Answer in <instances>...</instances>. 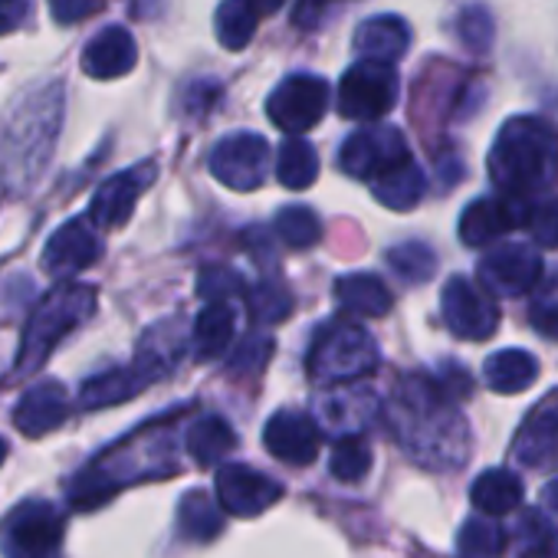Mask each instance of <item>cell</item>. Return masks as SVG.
Instances as JSON below:
<instances>
[{"label": "cell", "mask_w": 558, "mask_h": 558, "mask_svg": "<svg viewBox=\"0 0 558 558\" xmlns=\"http://www.w3.org/2000/svg\"><path fill=\"white\" fill-rule=\"evenodd\" d=\"M542 502H545L548 509H555V512H558V476L545 483V489H542Z\"/></svg>", "instance_id": "obj_47"}, {"label": "cell", "mask_w": 558, "mask_h": 558, "mask_svg": "<svg viewBox=\"0 0 558 558\" xmlns=\"http://www.w3.org/2000/svg\"><path fill=\"white\" fill-rule=\"evenodd\" d=\"M138 63V47L125 27H106L83 50V73L93 80H119Z\"/></svg>", "instance_id": "obj_20"}, {"label": "cell", "mask_w": 558, "mask_h": 558, "mask_svg": "<svg viewBox=\"0 0 558 558\" xmlns=\"http://www.w3.org/2000/svg\"><path fill=\"white\" fill-rule=\"evenodd\" d=\"M398 102V73L395 63L359 60L345 70L339 83V112L352 122H375L388 116Z\"/></svg>", "instance_id": "obj_6"}, {"label": "cell", "mask_w": 558, "mask_h": 558, "mask_svg": "<svg viewBox=\"0 0 558 558\" xmlns=\"http://www.w3.org/2000/svg\"><path fill=\"white\" fill-rule=\"evenodd\" d=\"M489 178L519 201L548 197L558 181V132L542 116H512L489 151Z\"/></svg>", "instance_id": "obj_3"}, {"label": "cell", "mask_w": 558, "mask_h": 558, "mask_svg": "<svg viewBox=\"0 0 558 558\" xmlns=\"http://www.w3.org/2000/svg\"><path fill=\"white\" fill-rule=\"evenodd\" d=\"M535 378H538V362H535V355H529L522 349H502V352L489 355L483 365V381L496 395H519Z\"/></svg>", "instance_id": "obj_27"}, {"label": "cell", "mask_w": 558, "mask_h": 558, "mask_svg": "<svg viewBox=\"0 0 558 558\" xmlns=\"http://www.w3.org/2000/svg\"><path fill=\"white\" fill-rule=\"evenodd\" d=\"M96 223L89 217H76L70 223H63L44 246V269L53 279H70L76 272H83L86 266H93L102 256V240L93 230Z\"/></svg>", "instance_id": "obj_14"}, {"label": "cell", "mask_w": 558, "mask_h": 558, "mask_svg": "<svg viewBox=\"0 0 558 558\" xmlns=\"http://www.w3.org/2000/svg\"><path fill=\"white\" fill-rule=\"evenodd\" d=\"M515 558H558V525L542 509H525L512 525Z\"/></svg>", "instance_id": "obj_29"}, {"label": "cell", "mask_w": 558, "mask_h": 558, "mask_svg": "<svg viewBox=\"0 0 558 558\" xmlns=\"http://www.w3.org/2000/svg\"><path fill=\"white\" fill-rule=\"evenodd\" d=\"M388 266L404 279V283H427L437 269V256L427 243L408 240L388 250Z\"/></svg>", "instance_id": "obj_35"}, {"label": "cell", "mask_w": 558, "mask_h": 558, "mask_svg": "<svg viewBox=\"0 0 558 558\" xmlns=\"http://www.w3.org/2000/svg\"><path fill=\"white\" fill-rule=\"evenodd\" d=\"M476 276L493 296H522L542 279V256L529 243H499L480 259Z\"/></svg>", "instance_id": "obj_10"}, {"label": "cell", "mask_w": 558, "mask_h": 558, "mask_svg": "<svg viewBox=\"0 0 558 558\" xmlns=\"http://www.w3.org/2000/svg\"><path fill=\"white\" fill-rule=\"evenodd\" d=\"M233 329H236V316H233V310L227 306V300L207 303V306L201 310L197 323H194V336H191L194 355H197L201 362L220 359V355L230 349V342H233Z\"/></svg>", "instance_id": "obj_25"}, {"label": "cell", "mask_w": 558, "mask_h": 558, "mask_svg": "<svg viewBox=\"0 0 558 558\" xmlns=\"http://www.w3.org/2000/svg\"><path fill=\"white\" fill-rule=\"evenodd\" d=\"M457 37L470 53H486L493 47V17L486 8L473 4L457 17Z\"/></svg>", "instance_id": "obj_39"}, {"label": "cell", "mask_w": 558, "mask_h": 558, "mask_svg": "<svg viewBox=\"0 0 558 558\" xmlns=\"http://www.w3.org/2000/svg\"><path fill=\"white\" fill-rule=\"evenodd\" d=\"M269 145L263 135L233 132L210 151V174L230 191H256L266 181Z\"/></svg>", "instance_id": "obj_11"}, {"label": "cell", "mask_w": 558, "mask_h": 558, "mask_svg": "<svg viewBox=\"0 0 558 558\" xmlns=\"http://www.w3.org/2000/svg\"><path fill=\"white\" fill-rule=\"evenodd\" d=\"M525 210L529 204L519 201V197H509V194H499V197H480L473 201L463 217H460V240L466 246H489L496 243L499 236L512 233L515 227L525 223Z\"/></svg>", "instance_id": "obj_16"}, {"label": "cell", "mask_w": 558, "mask_h": 558, "mask_svg": "<svg viewBox=\"0 0 558 558\" xmlns=\"http://www.w3.org/2000/svg\"><path fill=\"white\" fill-rule=\"evenodd\" d=\"M31 14V0H0V34L17 31Z\"/></svg>", "instance_id": "obj_46"}, {"label": "cell", "mask_w": 558, "mask_h": 558, "mask_svg": "<svg viewBox=\"0 0 558 558\" xmlns=\"http://www.w3.org/2000/svg\"><path fill=\"white\" fill-rule=\"evenodd\" d=\"M272 355V339L269 336H246L240 349L230 359V372H259Z\"/></svg>", "instance_id": "obj_42"}, {"label": "cell", "mask_w": 558, "mask_h": 558, "mask_svg": "<svg viewBox=\"0 0 558 558\" xmlns=\"http://www.w3.org/2000/svg\"><path fill=\"white\" fill-rule=\"evenodd\" d=\"M424 187H427L424 171L408 158L404 165H398L388 174L375 178V201L391 207V210H411V207L421 204Z\"/></svg>", "instance_id": "obj_30"}, {"label": "cell", "mask_w": 558, "mask_h": 558, "mask_svg": "<svg viewBox=\"0 0 558 558\" xmlns=\"http://www.w3.org/2000/svg\"><path fill=\"white\" fill-rule=\"evenodd\" d=\"M50 11L57 24H80L99 11V0H50Z\"/></svg>", "instance_id": "obj_45"}, {"label": "cell", "mask_w": 558, "mask_h": 558, "mask_svg": "<svg viewBox=\"0 0 558 558\" xmlns=\"http://www.w3.org/2000/svg\"><path fill=\"white\" fill-rule=\"evenodd\" d=\"M63 125V86L50 83L27 93L0 135V187L27 194L47 171Z\"/></svg>", "instance_id": "obj_2"}, {"label": "cell", "mask_w": 558, "mask_h": 558, "mask_svg": "<svg viewBox=\"0 0 558 558\" xmlns=\"http://www.w3.org/2000/svg\"><path fill=\"white\" fill-rule=\"evenodd\" d=\"M246 313L253 323H283L293 313V296L283 283L266 279L246 293Z\"/></svg>", "instance_id": "obj_36"}, {"label": "cell", "mask_w": 558, "mask_h": 558, "mask_svg": "<svg viewBox=\"0 0 558 558\" xmlns=\"http://www.w3.org/2000/svg\"><path fill=\"white\" fill-rule=\"evenodd\" d=\"M378 362H381V352L375 339L349 319H336L323 326L310 349V375L323 385L359 381L372 375Z\"/></svg>", "instance_id": "obj_5"}, {"label": "cell", "mask_w": 558, "mask_h": 558, "mask_svg": "<svg viewBox=\"0 0 558 558\" xmlns=\"http://www.w3.org/2000/svg\"><path fill=\"white\" fill-rule=\"evenodd\" d=\"M319 427L303 411H276L263 427L266 450L293 466H306L319 457Z\"/></svg>", "instance_id": "obj_18"}, {"label": "cell", "mask_w": 558, "mask_h": 558, "mask_svg": "<svg viewBox=\"0 0 558 558\" xmlns=\"http://www.w3.org/2000/svg\"><path fill=\"white\" fill-rule=\"evenodd\" d=\"M411 158L408 142L391 125H368L345 138L339 151V168L359 181H375Z\"/></svg>", "instance_id": "obj_8"}, {"label": "cell", "mask_w": 558, "mask_h": 558, "mask_svg": "<svg viewBox=\"0 0 558 558\" xmlns=\"http://www.w3.org/2000/svg\"><path fill=\"white\" fill-rule=\"evenodd\" d=\"M457 548L463 558H496L506 548V532L489 515H473L460 525Z\"/></svg>", "instance_id": "obj_34"}, {"label": "cell", "mask_w": 558, "mask_h": 558, "mask_svg": "<svg viewBox=\"0 0 558 558\" xmlns=\"http://www.w3.org/2000/svg\"><path fill=\"white\" fill-rule=\"evenodd\" d=\"M411 47V31L401 17L381 14L365 21L355 31V53L362 60H378V63H398Z\"/></svg>", "instance_id": "obj_22"}, {"label": "cell", "mask_w": 558, "mask_h": 558, "mask_svg": "<svg viewBox=\"0 0 558 558\" xmlns=\"http://www.w3.org/2000/svg\"><path fill=\"white\" fill-rule=\"evenodd\" d=\"M151 181H155V165H151V161L112 174V178L96 191V197H93V204H89V220H93L96 227H102V230L122 227V223L132 217L138 197L145 194V187H148Z\"/></svg>", "instance_id": "obj_17"}, {"label": "cell", "mask_w": 558, "mask_h": 558, "mask_svg": "<svg viewBox=\"0 0 558 558\" xmlns=\"http://www.w3.org/2000/svg\"><path fill=\"white\" fill-rule=\"evenodd\" d=\"M339 4V0H296L293 8V24L303 31H313L326 21V14Z\"/></svg>", "instance_id": "obj_44"}, {"label": "cell", "mask_w": 558, "mask_h": 558, "mask_svg": "<svg viewBox=\"0 0 558 558\" xmlns=\"http://www.w3.org/2000/svg\"><path fill=\"white\" fill-rule=\"evenodd\" d=\"M276 178L290 191H306L319 178V158L316 148L303 135H287L279 145V161H276Z\"/></svg>", "instance_id": "obj_31"}, {"label": "cell", "mask_w": 558, "mask_h": 558, "mask_svg": "<svg viewBox=\"0 0 558 558\" xmlns=\"http://www.w3.org/2000/svg\"><path fill=\"white\" fill-rule=\"evenodd\" d=\"M151 381H158V375L145 365V362H132L129 368H112L106 375H96L83 385L80 391V401L83 408L89 411H99V408H112V404H122L129 398H135L138 391H145Z\"/></svg>", "instance_id": "obj_21"}, {"label": "cell", "mask_w": 558, "mask_h": 558, "mask_svg": "<svg viewBox=\"0 0 558 558\" xmlns=\"http://www.w3.org/2000/svg\"><path fill=\"white\" fill-rule=\"evenodd\" d=\"M336 300L345 313L352 316H368V319H378V316H388L391 313V293L388 287L381 283L378 276H368V272H349L336 283Z\"/></svg>", "instance_id": "obj_24"}, {"label": "cell", "mask_w": 558, "mask_h": 558, "mask_svg": "<svg viewBox=\"0 0 558 558\" xmlns=\"http://www.w3.org/2000/svg\"><path fill=\"white\" fill-rule=\"evenodd\" d=\"M529 323L545 339H558V290H545L535 296V303L529 310Z\"/></svg>", "instance_id": "obj_43"}, {"label": "cell", "mask_w": 558, "mask_h": 558, "mask_svg": "<svg viewBox=\"0 0 558 558\" xmlns=\"http://www.w3.org/2000/svg\"><path fill=\"white\" fill-rule=\"evenodd\" d=\"M250 4L259 11V14H276L279 8H283L287 4V0H250Z\"/></svg>", "instance_id": "obj_48"}, {"label": "cell", "mask_w": 558, "mask_h": 558, "mask_svg": "<svg viewBox=\"0 0 558 558\" xmlns=\"http://www.w3.org/2000/svg\"><path fill=\"white\" fill-rule=\"evenodd\" d=\"M4 457H8V440L0 437V463H4Z\"/></svg>", "instance_id": "obj_49"}, {"label": "cell", "mask_w": 558, "mask_h": 558, "mask_svg": "<svg viewBox=\"0 0 558 558\" xmlns=\"http://www.w3.org/2000/svg\"><path fill=\"white\" fill-rule=\"evenodd\" d=\"M96 313V290L83 283H63L44 303L34 310L24 339H21V355H17V372L34 375L50 352L73 332L80 329L89 316Z\"/></svg>", "instance_id": "obj_4"}, {"label": "cell", "mask_w": 558, "mask_h": 558, "mask_svg": "<svg viewBox=\"0 0 558 558\" xmlns=\"http://www.w3.org/2000/svg\"><path fill=\"white\" fill-rule=\"evenodd\" d=\"M256 17H259V11L250 4V0H220V8L214 14V27H217L220 47L223 50L250 47V40L256 34Z\"/></svg>", "instance_id": "obj_33"}, {"label": "cell", "mask_w": 558, "mask_h": 558, "mask_svg": "<svg viewBox=\"0 0 558 558\" xmlns=\"http://www.w3.org/2000/svg\"><path fill=\"white\" fill-rule=\"evenodd\" d=\"M329 106V86L323 76H290L279 83L266 99V116L276 129L290 135L310 132Z\"/></svg>", "instance_id": "obj_9"}, {"label": "cell", "mask_w": 558, "mask_h": 558, "mask_svg": "<svg viewBox=\"0 0 558 558\" xmlns=\"http://www.w3.org/2000/svg\"><path fill=\"white\" fill-rule=\"evenodd\" d=\"M220 512H223V506L214 502L204 489H191L178 502V529H181V535H187L194 542H210L223 529Z\"/></svg>", "instance_id": "obj_32"}, {"label": "cell", "mask_w": 558, "mask_h": 558, "mask_svg": "<svg viewBox=\"0 0 558 558\" xmlns=\"http://www.w3.org/2000/svg\"><path fill=\"white\" fill-rule=\"evenodd\" d=\"M440 310H444V323L457 339H473L483 342L496 332L499 326V310L496 303L486 296L483 287H476L466 276H450L444 296H440Z\"/></svg>", "instance_id": "obj_12"}, {"label": "cell", "mask_w": 558, "mask_h": 558, "mask_svg": "<svg viewBox=\"0 0 558 558\" xmlns=\"http://www.w3.org/2000/svg\"><path fill=\"white\" fill-rule=\"evenodd\" d=\"M197 293H201L207 303L240 296V293H243V276L233 272L230 266H207V269L197 276Z\"/></svg>", "instance_id": "obj_40"}, {"label": "cell", "mask_w": 558, "mask_h": 558, "mask_svg": "<svg viewBox=\"0 0 558 558\" xmlns=\"http://www.w3.org/2000/svg\"><path fill=\"white\" fill-rule=\"evenodd\" d=\"M276 233H279V240H283L287 246L306 250V246L319 243L323 223H319L313 207H303V204L300 207H283V210H279V217H276Z\"/></svg>", "instance_id": "obj_37"}, {"label": "cell", "mask_w": 558, "mask_h": 558, "mask_svg": "<svg viewBox=\"0 0 558 558\" xmlns=\"http://www.w3.org/2000/svg\"><path fill=\"white\" fill-rule=\"evenodd\" d=\"M279 499H283V486L246 463H223L217 470V502L230 515L253 519Z\"/></svg>", "instance_id": "obj_13"}, {"label": "cell", "mask_w": 558, "mask_h": 558, "mask_svg": "<svg viewBox=\"0 0 558 558\" xmlns=\"http://www.w3.org/2000/svg\"><path fill=\"white\" fill-rule=\"evenodd\" d=\"M525 227H529V233H532L535 243H542V246H558V201L538 197V201L525 210Z\"/></svg>", "instance_id": "obj_41"}, {"label": "cell", "mask_w": 558, "mask_h": 558, "mask_svg": "<svg viewBox=\"0 0 558 558\" xmlns=\"http://www.w3.org/2000/svg\"><path fill=\"white\" fill-rule=\"evenodd\" d=\"M470 499L483 515H509L522 506V480L506 466L486 470L473 480Z\"/></svg>", "instance_id": "obj_26"}, {"label": "cell", "mask_w": 558, "mask_h": 558, "mask_svg": "<svg viewBox=\"0 0 558 558\" xmlns=\"http://www.w3.org/2000/svg\"><path fill=\"white\" fill-rule=\"evenodd\" d=\"M66 417H70V395L60 381L50 378L34 385L14 411V424L24 437H44L57 430Z\"/></svg>", "instance_id": "obj_19"}, {"label": "cell", "mask_w": 558, "mask_h": 558, "mask_svg": "<svg viewBox=\"0 0 558 558\" xmlns=\"http://www.w3.org/2000/svg\"><path fill=\"white\" fill-rule=\"evenodd\" d=\"M329 470L342 483H362L368 476V470H372V450H368V444L359 434L342 437L336 444V450H332Z\"/></svg>", "instance_id": "obj_38"}, {"label": "cell", "mask_w": 558, "mask_h": 558, "mask_svg": "<svg viewBox=\"0 0 558 558\" xmlns=\"http://www.w3.org/2000/svg\"><path fill=\"white\" fill-rule=\"evenodd\" d=\"M372 411H375V395H368L365 388L332 391L319 401V421L326 424V430L339 437L362 434L372 421Z\"/></svg>", "instance_id": "obj_23"}, {"label": "cell", "mask_w": 558, "mask_h": 558, "mask_svg": "<svg viewBox=\"0 0 558 558\" xmlns=\"http://www.w3.org/2000/svg\"><path fill=\"white\" fill-rule=\"evenodd\" d=\"M184 447H187V453H191V460L197 466H214V463H220V460H227L233 453L236 434L223 417L210 414V417H201V421H194L187 427Z\"/></svg>", "instance_id": "obj_28"}, {"label": "cell", "mask_w": 558, "mask_h": 558, "mask_svg": "<svg viewBox=\"0 0 558 558\" xmlns=\"http://www.w3.org/2000/svg\"><path fill=\"white\" fill-rule=\"evenodd\" d=\"M63 542V515L50 502H24L0 532L4 558H53Z\"/></svg>", "instance_id": "obj_7"}, {"label": "cell", "mask_w": 558, "mask_h": 558, "mask_svg": "<svg viewBox=\"0 0 558 558\" xmlns=\"http://www.w3.org/2000/svg\"><path fill=\"white\" fill-rule=\"evenodd\" d=\"M512 460L529 470L558 466V391L545 395L512 440Z\"/></svg>", "instance_id": "obj_15"}, {"label": "cell", "mask_w": 558, "mask_h": 558, "mask_svg": "<svg viewBox=\"0 0 558 558\" xmlns=\"http://www.w3.org/2000/svg\"><path fill=\"white\" fill-rule=\"evenodd\" d=\"M453 395L430 375H408L391 398L395 440L411 460L430 470H457L470 453V430L450 401Z\"/></svg>", "instance_id": "obj_1"}]
</instances>
